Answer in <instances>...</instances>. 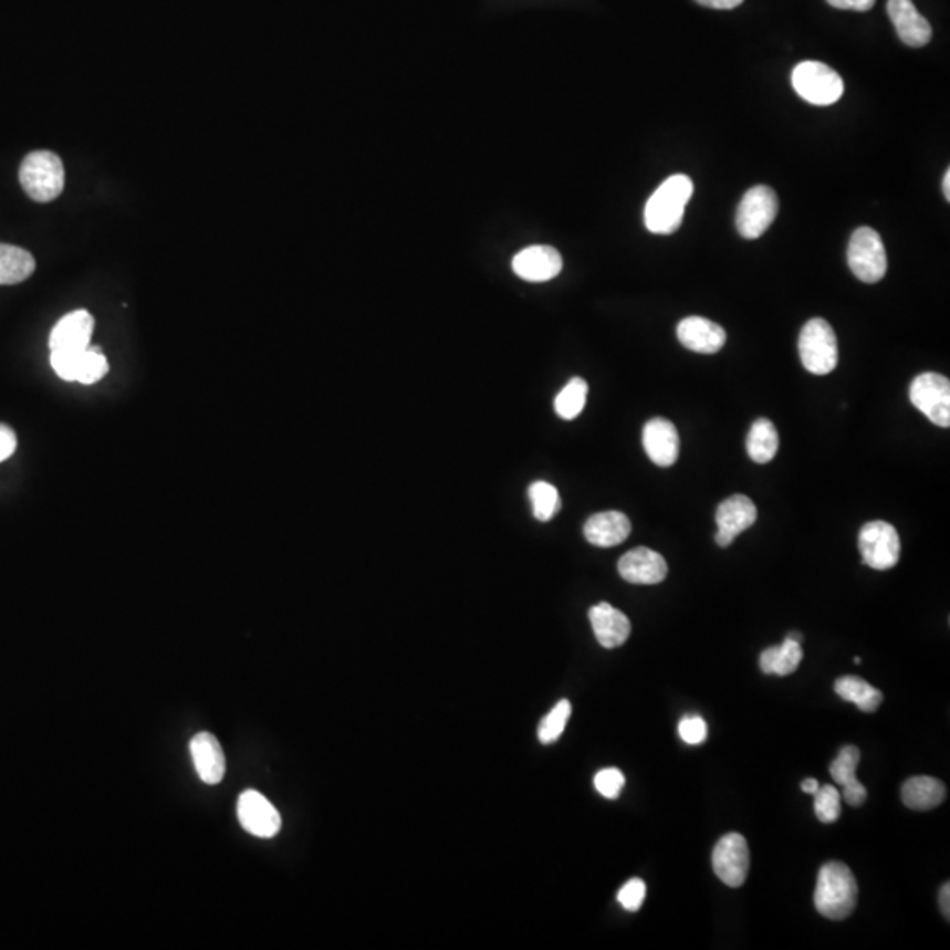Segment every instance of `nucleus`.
Returning a JSON list of instances; mask_svg holds the SVG:
<instances>
[{
  "mask_svg": "<svg viewBox=\"0 0 950 950\" xmlns=\"http://www.w3.org/2000/svg\"><path fill=\"white\" fill-rule=\"evenodd\" d=\"M859 886L852 869L839 860L822 866L813 904L821 916L831 920H845L857 907Z\"/></svg>",
  "mask_w": 950,
  "mask_h": 950,
  "instance_id": "obj_1",
  "label": "nucleus"
},
{
  "mask_svg": "<svg viewBox=\"0 0 950 950\" xmlns=\"http://www.w3.org/2000/svg\"><path fill=\"white\" fill-rule=\"evenodd\" d=\"M693 196V181L687 175H672L658 187L645 207V226L654 234H672L683 222L685 210Z\"/></svg>",
  "mask_w": 950,
  "mask_h": 950,
  "instance_id": "obj_2",
  "label": "nucleus"
},
{
  "mask_svg": "<svg viewBox=\"0 0 950 950\" xmlns=\"http://www.w3.org/2000/svg\"><path fill=\"white\" fill-rule=\"evenodd\" d=\"M20 184L29 198L50 202L61 196L65 186L64 164L53 152H32L20 166Z\"/></svg>",
  "mask_w": 950,
  "mask_h": 950,
  "instance_id": "obj_3",
  "label": "nucleus"
},
{
  "mask_svg": "<svg viewBox=\"0 0 950 950\" xmlns=\"http://www.w3.org/2000/svg\"><path fill=\"white\" fill-rule=\"evenodd\" d=\"M800 357L813 375H827L838 365V341L835 330L824 319H810L800 335Z\"/></svg>",
  "mask_w": 950,
  "mask_h": 950,
  "instance_id": "obj_4",
  "label": "nucleus"
},
{
  "mask_svg": "<svg viewBox=\"0 0 950 950\" xmlns=\"http://www.w3.org/2000/svg\"><path fill=\"white\" fill-rule=\"evenodd\" d=\"M792 86L801 100L813 106H831L842 100V76L829 65L817 61L801 62L792 73Z\"/></svg>",
  "mask_w": 950,
  "mask_h": 950,
  "instance_id": "obj_5",
  "label": "nucleus"
},
{
  "mask_svg": "<svg viewBox=\"0 0 950 950\" xmlns=\"http://www.w3.org/2000/svg\"><path fill=\"white\" fill-rule=\"evenodd\" d=\"M848 267L866 284H877L887 273V254L880 234L871 228H859L848 243Z\"/></svg>",
  "mask_w": 950,
  "mask_h": 950,
  "instance_id": "obj_6",
  "label": "nucleus"
},
{
  "mask_svg": "<svg viewBox=\"0 0 950 950\" xmlns=\"http://www.w3.org/2000/svg\"><path fill=\"white\" fill-rule=\"evenodd\" d=\"M779 213V198L771 187L758 186L744 192L735 211V228L747 240H758L773 225Z\"/></svg>",
  "mask_w": 950,
  "mask_h": 950,
  "instance_id": "obj_7",
  "label": "nucleus"
},
{
  "mask_svg": "<svg viewBox=\"0 0 950 950\" xmlns=\"http://www.w3.org/2000/svg\"><path fill=\"white\" fill-rule=\"evenodd\" d=\"M50 363L62 380L85 386L100 383L109 372L108 359L103 351L92 345L80 351H52Z\"/></svg>",
  "mask_w": 950,
  "mask_h": 950,
  "instance_id": "obj_8",
  "label": "nucleus"
},
{
  "mask_svg": "<svg viewBox=\"0 0 950 950\" xmlns=\"http://www.w3.org/2000/svg\"><path fill=\"white\" fill-rule=\"evenodd\" d=\"M863 562L875 571H889L901 556V541L895 526L887 521H869L859 532Z\"/></svg>",
  "mask_w": 950,
  "mask_h": 950,
  "instance_id": "obj_9",
  "label": "nucleus"
},
{
  "mask_svg": "<svg viewBox=\"0 0 950 950\" xmlns=\"http://www.w3.org/2000/svg\"><path fill=\"white\" fill-rule=\"evenodd\" d=\"M910 401L940 428L950 426V383L940 374H922L910 386Z\"/></svg>",
  "mask_w": 950,
  "mask_h": 950,
  "instance_id": "obj_10",
  "label": "nucleus"
},
{
  "mask_svg": "<svg viewBox=\"0 0 950 950\" xmlns=\"http://www.w3.org/2000/svg\"><path fill=\"white\" fill-rule=\"evenodd\" d=\"M713 871L729 887H741L749 877V843L740 833H729L713 848Z\"/></svg>",
  "mask_w": 950,
  "mask_h": 950,
  "instance_id": "obj_11",
  "label": "nucleus"
},
{
  "mask_svg": "<svg viewBox=\"0 0 950 950\" xmlns=\"http://www.w3.org/2000/svg\"><path fill=\"white\" fill-rule=\"evenodd\" d=\"M238 821L241 827L258 836V838H273L279 835L282 818L275 806L258 791H246L238 800Z\"/></svg>",
  "mask_w": 950,
  "mask_h": 950,
  "instance_id": "obj_12",
  "label": "nucleus"
},
{
  "mask_svg": "<svg viewBox=\"0 0 950 950\" xmlns=\"http://www.w3.org/2000/svg\"><path fill=\"white\" fill-rule=\"evenodd\" d=\"M755 521H758V508L752 499L744 494H732L717 509L719 532L714 535V541L720 547L731 546L740 533L755 525Z\"/></svg>",
  "mask_w": 950,
  "mask_h": 950,
  "instance_id": "obj_13",
  "label": "nucleus"
},
{
  "mask_svg": "<svg viewBox=\"0 0 950 950\" xmlns=\"http://www.w3.org/2000/svg\"><path fill=\"white\" fill-rule=\"evenodd\" d=\"M564 259L550 246H533L521 250L512 259V270L526 282H547L560 275Z\"/></svg>",
  "mask_w": 950,
  "mask_h": 950,
  "instance_id": "obj_14",
  "label": "nucleus"
},
{
  "mask_svg": "<svg viewBox=\"0 0 950 950\" xmlns=\"http://www.w3.org/2000/svg\"><path fill=\"white\" fill-rule=\"evenodd\" d=\"M618 572L634 585H658L667 576L666 558L648 547H636L619 558Z\"/></svg>",
  "mask_w": 950,
  "mask_h": 950,
  "instance_id": "obj_15",
  "label": "nucleus"
},
{
  "mask_svg": "<svg viewBox=\"0 0 950 950\" xmlns=\"http://www.w3.org/2000/svg\"><path fill=\"white\" fill-rule=\"evenodd\" d=\"M643 446L649 460L658 467H671L680 457V435L669 419L655 418L646 422Z\"/></svg>",
  "mask_w": 950,
  "mask_h": 950,
  "instance_id": "obj_16",
  "label": "nucleus"
},
{
  "mask_svg": "<svg viewBox=\"0 0 950 950\" xmlns=\"http://www.w3.org/2000/svg\"><path fill=\"white\" fill-rule=\"evenodd\" d=\"M887 13L892 20L898 38L907 46L922 48L931 41L933 29L929 25L928 20L917 11L912 0H889Z\"/></svg>",
  "mask_w": 950,
  "mask_h": 950,
  "instance_id": "obj_17",
  "label": "nucleus"
},
{
  "mask_svg": "<svg viewBox=\"0 0 950 950\" xmlns=\"http://www.w3.org/2000/svg\"><path fill=\"white\" fill-rule=\"evenodd\" d=\"M190 755L199 779L207 785H217L225 780L226 755L219 740L210 732H198L190 740Z\"/></svg>",
  "mask_w": 950,
  "mask_h": 950,
  "instance_id": "obj_18",
  "label": "nucleus"
},
{
  "mask_svg": "<svg viewBox=\"0 0 950 950\" xmlns=\"http://www.w3.org/2000/svg\"><path fill=\"white\" fill-rule=\"evenodd\" d=\"M678 341L688 351L699 354H717L725 345L727 333L710 319L687 317L678 324Z\"/></svg>",
  "mask_w": 950,
  "mask_h": 950,
  "instance_id": "obj_19",
  "label": "nucleus"
},
{
  "mask_svg": "<svg viewBox=\"0 0 950 950\" xmlns=\"http://www.w3.org/2000/svg\"><path fill=\"white\" fill-rule=\"evenodd\" d=\"M95 321L91 312L76 310L56 323L50 335V348L52 351H80L91 347L92 335H94Z\"/></svg>",
  "mask_w": 950,
  "mask_h": 950,
  "instance_id": "obj_20",
  "label": "nucleus"
},
{
  "mask_svg": "<svg viewBox=\"0 0 950 950\" xmlns=\"http://www.w3.org/2000/svg\"><path fill=\"white\" fill-rule=\"evenodd\" d=\"M589 622L594 627L598 645L607 649L625 645L633 630L630 619L607 603L597 604L589 609Z\"/></svg>",
  "mask_w": 950,
  "mask_h": 950,
  "instance_id": "obj_21",
  "label": "nucleus"
},
{
  "mask_svg": "<svg viewBox=\"0 0 950 950\" xmlns=\"http://www.w3.org/2000/svg\"><path fill=\"white\" fill-rule=\"evenodd\" d=\"M633 532L630 520L624 512L606 511L589 516L585 523V537L597 547L618 546Z\"/></svg>",
  "mask_w": 950,
  "mask_h": 950,
  "instance_id": "obj_22",
  "label": "nucleus"
},
{
  "mask_svg": "<svg viewBox=\"0 0 950 950\" xmlns=\"http://www.w3.org/2000/svg\"><path fill=\"white\" fill-rule=\"evenodd\" d=\"M901 797L908 808L916 812H928L937 808L946 801L947 789L940 780L931 776H914L901 787Z\"/></svg>",
  "mask_w": 950,
  "mask_h": 950,
  "instance_id": "obj_23",
  "label": "nucleus"
},
{
  "mask_svg": "<svg viewBox=\"0 0 950 950\" xmlns=\"http://www.w3.org/2000/svg\"><path fill=\"white\" fill-rule=\"evenodd\" d=\"M801 662H803L801 643L794 641L789 636L785 637L782 645L764 649L761 658H759L762 672L774 676L792 675V672L797 671Z\"/></svg>",
  "mask_w": 950,
  "mask_h": 950,
  "instance_id": "obj_24",
  "label": "nucleus"
},
{
  "mask_svg": "<svg viewBox=\"0 0 950 950\" xmlns=\"http://www.w3.org/2000/svg\"><path fill=\"white\" fill-rule=\"evenodd\" d=\"M34 270L35 261L31 252L0 243V285L20 284L29 279Z\"/></svg>",
  "mask_w": 950,
  "mask_h": 950,
  "instance_id": "obj_25",
  "label": "nucleus"
},
{
  "mask_svg": "<svg viewBox=\"0 0 950 950\" xmlns=\"http://www.w3.org/2000/svg\"><path fill=\"white\" fill-rule=\"evenodd\" d=\"M835 690L843 701L854 702L865 713H875L884 701L880 690L860 680L859 676H842L836 680Z\"/></svg>",
  "mask_w": 950,
  "mask_h": 950,
  "instance_id": "obj_26",
  "label": "nucleus"
},
{
  "mask_svg": "<svg viewBox=\"0 0 950 950\" xmlns=\"http://www.w3.org/2000/svg\"><path fill=\"white\" fill-rule=\"evenodd\" d=\"M779 431L770 419L759 418L750 428L747 451L755 463H770L779 452Z\"/></svg>",
  "mask_w": 950,
  "mask_h": 950,
  "instance_id": "obj_27",
  "label": "nucleus"
},
{
  "mask_svg": "<svg viewBox=\"0 0 950 950\" xmlns=\"http://www.w3.org/2000/svg\"><path fill=\"white\" fill-rule=\"evenodd\" d=\"M586 396H588V384L581 377H574L568 380L567 386L556 395L555 413L565 421L576 419L586 405Z\"/></svg>",
  "mask_w": 950,
  "mask_h": 950,
  "instance_id": "obj_28",
  "label": "nucleus"
},
{
  "mask_svg": "<svg viewBox=\"0 0 950 950\" xmlns=\"http://www.w3.org/2000/svg\"><path fill=\"white\" fill-rule=\"evenodd\" d=\"M533 516L539 521H551L562 509L558 490L546 481L533 482L529 490Z\"/></svg>",
  "mask_w": 950,
  "mask_h": 950,
  "instance_id": "obj_29",
  "label": "nucleus"
},
{
  "mask_svg": "<svg viewBox=\"0 0 950 950\" xmlns=\"http://www.w3.org/2000/svg\"><path fill=\"white\" fill-rule=\"evenodd\" d=\"M572 706L567 699L560 701L558 704L542 719L539 725V741L542 744L555 743L560 740V735L564 734L568 719H571Z\"/></svg>",
  "mask_w": 950,
  "mask_h": 950,
  "instance_id": "obj_30",
  "label": "nucleus"
},
{
  "mask_svg": "<svg viewBox=\"0 0 950 950\" xmlns=\"http://www.w3.org/2000/svg\"><path fill=\"white\" fill-rule=\"evenodd\" d=\"M860 752L854 744H847L839 750L833 764L829 765V773L838 785H848V783L857 780V765H859Z\"/></svg>",
  "mask_w": 950,
  "mask_h": 950,
  "instance_id": "obj_31",
  "label": "nucleus"
},
{
  "mask_svg": "<svg viewBox=\"0 0 950 950\" xmlns=\"http://www.w3.org/2000/svg\"><path fill=\"white\" fill-rule=\"evenodd\" d=\"M813 797H815L813 808H815L818 821L824 822V824H833V822L838 821L839 815H842V794H839L838 789L833 787V785H822L813 794Z\"/></svg>",
  "mask_w": 950,
  "mask_h": 950,
  "instance_id": "obj_32",
  "label": "nucleus"
},
{
  "mask_svg": "<svg viewBox=\"0 0 950 950\" xmlns=\"http://www.w3.org/2000/svg\"><path fill=\"white\" fill-rule=\"evenodd\" d=\"M594 783L601 796L606 797V800H618L625 787V776L616 768H607V770L598 771L595 774Z\"/></svg>",
  "mask_w": 950,
  "mask_h": 950,
  "instance_id": "obj_33",
  "label": "nucleus"
},
{
  "mask_svg": "<svg viewBox=\"0 0 950 950\" xmlns=\"http://www.w3.org/2000/svg\"><path fill=\"white\" fill-rule=\"evenodd\" d=\"M646 884L641 878L628 880L618 892V901L627 912H637L645 904Z\"/></svg>",
  "mask_w": 950,
  "mask_h": 950,
  "instance_id": "obj_34",
  "label": "nucleus"
},
{
  "mask_svg": "<svg viewBox=\"0 0 950 950\" xmlns=\"http://www.w3.org/2000/svg\"><path fill=\"white\" fill-rule=\"evenodd\" d=\"M678 732H680V738L685 743L701 744L708 740V723L697 714L685 717L678 725Z\"/></svg>",
  "mask_w": 950,
  "mask_h": 950,
  "instance_id": "obj_35",
  "label": "nucleus"
},
{
  "mask_svg": "<svg viewBox=\"0 0 950 950\" xmlns=\"http://www.w3.org/2000/svg\"><path fill=\"white\" fill-rule=\"evenodd\" d=\"M839 794H842V800H845V803L850 804L852 808H859V806L865 804L866 797H868V791H866L865 785L859 780L848 783V785H843V791Z\"/></svg>",
  "mask_w": 950,
  "mask_h": 950,
  "instance_id": "obj_36",
  "label": "nucleus"
},
{
  "mask_svg": "<svg viewBox=\"0 0 950 950\" xmlns=\"http://www.w3.org/2000/svg\"><path fill=\"white\" fill-rule=\"evenodd\" d=\"M17 451V435L9 426L0 425V463Z\"/></svg>",
  "mask_w": 950,
  "mask_h": 950,
  "instance_id": "obj_37",
  "label": "nucleus"
},
{
  "mask_svg": "<svg viewBox=\"0 0 950 950\" xmlns=\"http://www.w3.org/2000/svg\"><path fill=\"white\" fill-rule=\"evenodd\" d=\"M877 0H827V4L836 9H848V11H869Z\"/></svg>",
  "mask_w": 950,
  "mask_h": 950,
  "instance_id": "obj_38",
  "label": "nucleus"
},
{
  "mask_svg": "<svg viewBox=\"0 0 950 950\" xmlns=\"http://www.w3.org/2000/svg\"><path fill=\"white\" fill-rule=\"evenodd\" d=\"M696 2L711 9H734L743 4V0H696Z\"/></svg>",
  "mask_w": 950,
  "mask_h": 950,
  "instance_id": "obj_39",
  "label": "nucleus"
},
{
  "mask_svg": "<svg viewBox=\"0 0 950 950\" xmlns=\"http://www.w3.org/2000/svg\"><path fill=\"white\" fill-rule=\"evenodd\" d=\"M949 901H950V886H949V884H946V886H942V889H940V910H942L943 917H946L947 920L950 919V904H949Z\"/></svg>",
  "mask_w": 950,
  "mask_h": 950,
  "instance_id": "obj_40",
  "label": "nucleus"
},
{
  "mask_svg": "<svg viewBox=\"0 0 950 950\" xmlns=\"http://www.w3.org/2000/svg\"><path fill=\"white\" fill-rule=\"evenodd\" d=\"M818 787H821V783H818V780L815 779L804 780V782L801 783V789H803V792H806V794H812V796L813 794H815V792L818 791Z\"/></svg>",
  "mask_w": 950,
  "mask_h": 950,
  "instance_id": "obj_41",
  "label": "nucleus"
},
{
  "mask_svg": "<svg viewBox=\"0 0 950 950\" xmlns=\"http://www.w3.org/2000/svg\"><path fill=\"white\" fill-rule=\"evenodd\" d=\"M943 194H946L947 201H950V171L947 169L946 177H943Z\"/></svg>",
  "mask_w": 950,
  "mask_h": 950,
  "instance_id": "obj_42",
  "label": "nucleus"
},
{
  "mask_svg": "<svg viewBox=\"0 0 950 950\" xmlns=\"http://www.w3.org/2000/svg\"><path fill=\"white\" fill-rule=\"evenodd\" d=\"M854 662L860 664V662H863V660H860V657H856V658H854Z\"/></svg>",
  "mask_w": 950,
  "mask_h": 950,
  "instance_id": "obj_43",
  "label": "nucleus"
}]
</instances>
